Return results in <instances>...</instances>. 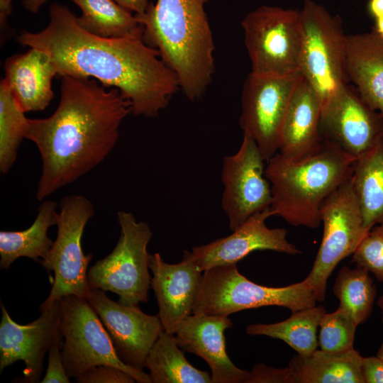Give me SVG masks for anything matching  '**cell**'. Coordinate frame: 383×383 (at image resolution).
<instances>
[{"instance_id": "6da1fadb", "label": "cell", "mask_w": 383, "mask_h": 383, "mask_svg": "<svg viewBox=\"0 0 383 383\" xmlns=\"http://www.w3.org/2000/svg\"><path fill=\"white\" fill-rule=\"evenodd\" d=\"M50 22L38 33L22 32L18 41L45 52L57 74L93 78L119 90L136 116L157 117L180 90L174 72L143 33L104 38L84 30L65 6L50 7Z\"/></svg>"}, {"instance_id": "7a4b0ae2", "label": "cell", "mask_w": 383, "mask_h": 383, "mask_svg": "<svg viewBox=\"0 0 383 383\" xmlns=\"http://www.w3.org/2000/svg\"><path fill=\"white\" fill-rule=\"evenodd\" d=\"M131 112V103L116 88L91 78L62 76L57 108L48 118H28L26 131L42 160L37 199L100 164L115 147L120 126Z\"/></svg>"}, {"instance_id": "3957f363", "label": "cell", "mask_w": 383, "mask_h": 383, "mask_svg": "<svg viewBox=\"0 0 383 383\" xmlns=\"http://www.w3.org/2000/svg\"><path fill=\"white\" fill-rule=\"evenodd\" d=\"M209 0H157L135 15L145 41L176 74L190 101L201 99L215 72L213 35L205 11Z\"/></svg>"}, {"instance_id": "277c9868", "label": "cell", "mask_w": 383, "mask_h": 383, "mask_svg": "<svg viewBox=\"0 0 383 383\" xmlns=\"http://www.w3.org/2000/svg\"><path fill=\"white\" fill-rule=\"evenodd\" d=\"M355 160L325 140L316 152L299 160L277 152L266 162L265 170L271 187L272 216L293 226L318 228L323 202L351 177Z\"/></svg>"}, {"instance_id": "5b68a950", "label": "cell", "mask_w": 383, "mask_h": 383, "mask_svg": "<svg viewBox=\"0 0 383 383\" xmlns=\"http://www.w3.org/2000/svg\"><path fill=\"white\" fill-rule=\"evenodd\" d=\"M311 286L303 281L282 287L255 283L241 274L236 264L203 272L192 313L229 316L262 306H277L292 313L316 306Z\"/></svg>"}, {"instance_id": "8992f818", "label": "cell", "mask_w": 383, "mask_h": 383, "mask_svg": "<svg viewBox=\"0 0 383 383\" xmlns=\"http://www.w3.org/2000/svg\"><path fill=\"white\" fill-rule=\"evenodd\" d=\"M300 71L319 97L322 106L349 84L346 71V35L338 15L313 0H304Z\"/></svg>"}, {"instance_id": "52a82bcc", "label": "cell", "mask_w": 383, "mask_h": 383, "mask_svg": "<svg viewBox=\"0 0 383 383\" xmlns=\"http://www.w3.org/2000/svg\"><path fill=\"white\" fill-rule=\"evenodd\" d=\"M117 220L119 239L111 253L88 270L89 285L116 294L123 305L139 306L148 302L151 287L147 247L152 233L147 223L137 221L130 212L118 211Z\"/></svg>"}, {"instance_id": "ba28073f", "label": "cell", "mask_w": 383, "mask_h": 383, "mask_svg": "<svg viewBox=\"0 0 383 383\" xmlns=\"http://www.w3.org/2000/svg\"><path fill=\"white\" fill-rule=\"evenodd\" d=\"M241 26L251 72L275 77L301 74L299 10L264 5L249 12Z\"/></svg>"}, {"instance_id": "9c48e42d", "label": "cell", "mask_w": 383, "mask_h": 383, "mask_svg": "<svg viewBox=\"0 0 383 383\" xmlns=\"http://www.w3.org/2000/svg\"><path fill=\"white\" fill-rule=\"evenodd\" d=\"M60 327L63 335L62 357L70 377L98 365H111L138 383H152L149 374L124 363L96 311L86 298L67 295L60 299Z\"/></svg>"}, {"instance_id": "30bf717a", "label": "cell", "mask_w": 383, "mask_h": 383, "mask_svg": "<svg viewBox=\"0 0 383 383\" xmlns=\"http://www.w3.org/2000/svg\"><path fill=\"white\" fill-rule=\"evenodd\" d=\"M58 213L57 235L45 257L40 260L54 280L48 304L67 295L86 298L90 287L87 267L92 254L85 255L82 237L89 220L94 214V205L82 195L65 196L60 201Z\"/></svg>"}, {"instance_id": "8fae6325", "label": "cell", "mask_w": 383, "mask_h": 383, "mask_svg": "<svg viewBox=\"0 0 383 383\" xmlns=\"http://www.w3.org/2000/svg\"><path fill=\"white\" fill-rule=\"evenodd\" d=\"M321 219L323 225L322 240L304 280L312 288L317 301L322 302L330 275L342 260L353 254L370 231L364 226L351 177L324 200Z\"/></svg>"}, {"instance_id": "7c38bea8", "label": "cell", "mask_w": 383, "mask_h": 383, "mask_svg": "<svg viewBox=\"0 0 383 383\" xmlns=\"http://www.w3.org/2000/svg\"><path fill=\"white\" fill-rule=\"evenodd\" d=\"M301 74L275 77L250 72L241 92L239 123L267 162L277 152L279 134L293 91Z\"/></svg>"}, {"instance_id": "4fadbf2b", "label": "cell", "mask_w": 383, "mask_h": 383, "mask_svg": "<svg viewBox=\"0 0 383 383\" xmlns=\"http://www.w3.org/2000/svg\"><path fill=\"white\" fill-rule=\"evenodd\" d=\"M265 162L256 143L246 135L238 150L223 158L221 207L232 231L253 214L270 207L272 192Z\"/></svg>"}, {"instance_id": "5bb4252c", "label": "cell", "mask_w": 383, "mask_h": 383, "mask_svg": "<svg viewBox=\"0 0 383 383\" xmlns=\"http://www.w3.org/2000/svg\"><path fill=\"white\" fill-rule=\"evenodd\" d=\"M321 133L323 140L357 159L383 137V114L348 84L322 106Z\"/></svg>"}, {"instance_id": "9a60e30c", "label": "cell", "mask_w": 383, "mask_h": 383, "mask_svg": "<svg viewBox=\"0 0 383 383\" xmlns=\"http://www.w3.org/2000/svg\"><path fill=\"white\" fill-rule=\"evenodd\" d=\"M86 299L101 321L121 360L143 370L150 349L163 331L159 316L145 313L138 306L116 302L99 289L90 288Z\"/></svg>"}, {"instance_id": "2e32d148", "label": "cell", "mask_w": 383, "mask_h": 383, "mask_svg": "<svg viewBox=\"0 0 383 383\" xmlns=\"http://www.w3.org/2000/svg\"><path fill=\"white\" fill-rule=\"evenodd\" d=\"M0 304V372L22 360L25 364L22 382H39L45 355L60 326V300L43 302L40 316L26 325L13 321L1 301Z\"/></svg>"}, {"instance_id": "e0dca14e", "label": "cell", "mask_w": 383, "mask_h": 383, "mask_svg": "<svg viewBox=\"0 0 383 383\" xmlns=\"http://www.w3.org/2000/svg\"><path fill=\"white\" fill-rule=\"evenodd\" d=\"M272 216L270 208L249 217L233 233L209 243L184 250L182 258L192 261L202 272L211 268L237 264L256 250H272L289 255L301 250L287 239L284 228H270L267 219Z\"/></svg>"}, {"instance_id": "ac0fdd59", "label": "cell", "mask_w": 383, "mask_h": 383, "mask_svg": "<svg viewBox=\"0 0 383 383\" xmlns=\"http://www.w3.org/2000/svg\"><path fill=\"white\" fill-rule=\"evenodd\" d=\"M233 326L228 316L192 313L177 326L179 348L208 364L212 383H245L249 372L236 367L226 353L224 332Z\"/></svg>"}, {"instance_id": "d6986e66", "label": "cell", "mask_w": 383, "mask_h": 383, "mask_svg": "<svg viewBox=\"0 0 383 383\" xmlns=\"http://www.w3.org/2000/svg\"><path fill=\"white\" fill-rule=\"evenodd\" d=\"M149 267L162 328L174 334L179 323L192 313L203 272L185 258L177 264L167 263L157 252L150 255Z\"/></svg>"}, {"instance_id": "ffe728a7", "label": "cell", "mask_w": 383, "mask_h": 383, "mask_svg": "<svg viewBox=\"0 0 383 383\" xmlns=\"http://www.w3.org/2000/svg\"><path fill=\"white\" fill-rule=\"evenodd\" d=\"M321 110L319 97L302 76L284 116L277 152L288 160H299L319 150L323 143Z\"/></svg>"}, {"instance_id": "44dd1931", "label": "cell", "mask_w": 383, "mask_h": 383, "mask_svg": "<svg viewBox=\"0 0 383 383\" xmlns=\"http://www.w3.org/2000/svg\"><path fill=\"white\" fill-rule=\"evenodd\" d=\"M5 72L4 79L26 113L43 111L50 104L52 80L57 72L45 52L31 48L13 55L5 63Z\"/></svg>"}, {"instance_id": "7402d4cb", "label": "cell", "mask_w": 383, "mask_h": 383, "mask_svg": "<svg viewBox=\"0 0 383 383\" xmlns=\"http://www.w3.org/2000/svg\"><path fill=\"white\" fill-rule=\"evenodd\" d=\"M345 48L349 82L383 114V35L374 30L346 35Z\"/></svg>"}, {"instance_id": "603a6c76", "label": "cell", "mask_w": 383, "mask_h": 383, "mask_svg": "<svg viewBox=\"0 0 383 383\" xmlns=\"http://www.w3.org/2000/svg\"><path fill=\"white\" fill-rule=\"evenodd\" d=\"M362 360L354 348L341 353L316 349L306 357L294 356L288 367L294 383H365Z\"/></svg>"}, {"instance_id": "cb8c5ba5", "label": "cell", "mask_w": 383, "mask_h": 383, "mask_svg": "<svg viewBox=\"0 0 383 383\" xmlns=\"http://www.w3.org/2000/svg\"><path fill=\"white\" fill-rule=\"evenodd\" d=\"M57 204L44 201L37 217L27 229L0 232V268L9 269L18 258L25 257L40 262L50 250L53 242L48 235L50 227L57 224Z\"/></svg>"}, {"instance_id": "d4e9b609", "label": "cell", "mask_w": 383, "mask_h": 383, "mask_svg": "<svg viewBox=\"0 0 383 383\" xmlns=\"http://www.w3.org/2000/svg\"><path fill=\"white\" fill-rule=\"evenodd\" d=\"M351 179L365 227L383 223V137L355 159Z\"/></svg>"}, {"instance_id": "484cf974", "label": "cell", "mask_w": 383, "mask_h": 383, "mask_svg": "<svg viewBox=\"0 0 383 383\" xmlns=\"http://www.w3.org/2000/svg\"><path fill=\"white\" fill-rule=\"evenodd\" d=\"M145 367L152 383H211V375L192 365L175 336L164 330L150 349Z\"/></svg>"}, {"instance_id": "4316f807", "label": "cell", "mask_w": 383, "mask_h": 383, "mask_svg": "<svg viewBox=\"0 0 383 383\" xmlns=\"http://www.w3.org/2000/svg\"><path fill=\"white\" fill-rule=\"evenodd\" d=\"M326 312L323 306L316 305L292 312L290 317L280 322L250 324L246 328V333L282 340L299 355L306 357L318 346L317 329Z\"/></svg>"}, {"instance_id": "83f0119b", "label": "cell", "mask_w": 383, "mask_h": 383, "mask_svg": "<svg viewBox=\"0 0 383 383\" xmlns=\"http://www.w3.org/2000/svg\"><path fill=\"white\" fill-rule=\"evenodd\" d=\"M82 11L77 17L79 26L104 38H122L143 33L135 14L114 0H71Z\"/></svg>"}, {"instance_id": "f1b7e54d", "label": "cell", "mask_w": 383, "mask_h": 383, "mask_svg": "<svg viewBox=\"0 0 383 383\" xmlns=\"http://www.w3.org/2000/svg\"><path fill=\"white\" fill-rule=\"evenodd\" d=\"M333 293L339 300L338 307L350 313L357 325L368 319L377 291L367 270L360 267H342L333 284Z\"/></svg>"}, {"instance_id": "f546056e", "label": "cell", "mask_w": 383, "mask_h": 383, "mask_svg": "<svg viewBox=\"0 0 383 383\" xmlns=\"http://www.w3.org/2000/svg\"><path fill=\"white\" fill-rule=\"evenodd\" d=\"M3 79L0 83V171L6 174L25 138L28 118Z\"/></svg>"}, {"instance_id": "4dcf8cb0", "label": "cell", "mask_w": 383, "mask_h": 383, "mask_svg": "<svg viewBox=\"0 0 383 383\" xmlns=\"http://www.w3.org/2000/svg\"><path fill=\"white\" fill-rule=\"evenodd\" d=\"M357 326L352 316L341 308L331 313L326 312L319 323L318 345L320 349L332 353L353 349Z\"/></svg>"}, {"instance_id": "1f68e13d", "label": "cell", "mask_w": 383, "mask_h": 383, "mask_svg": "<svg viewBox=\"0 0 383 383\" xmlns=\"http://www.w3.org/2000/svg\"><path fill=\"white\" fill-rule=\"evenodd\" d=\"M353 262L383 282V223L370 229L353 252Z\"/></svg>"}, {"instance_id": "d6a6232c", "label": "cell", "mask_w": 383, "mask_h": 383, "mask_svg": "<svg viewBox=\"0 0 383 383\" xmlns=\"http://www.w3.org/2000/svg\"><path fill=\"white\" fill-rule=\"evenodd\" d=\"M63 335L59 326L48 350V365L42 383H68L70 377L65 371L62 357V348Z\"/></svg>"}, {"instance_id": "836d02e7", "label": "cell", "mask_w": 383, "mask_h": 383, "mask_svg": "<svg viewBox=\"0 0 383 383\" xmlns=\"http://www.w3.org/2000/svg\"><path fill=\"white\" fill-rule=\"evenodd\" d=\"M78 383H133L135 379L126 372L111 365L91 367L76 377Z\"/></svg>"}, {"instance_id": "e575fe53", "label": "cell", "mask_w": 383, "mask_h": 383, "mask_svg": "<svg viewBox=\"0 0 383 383\" xmlns=\"http://www.w3.org/2000/svg\"><path fill=\"white\" fill-rule=\"evenodd\" d=\"M245 383H294L290 368H274L260 363L254 366Z\"/></svg>"}, {"instance_id": "d590c367", "label": "cell", "mask_w": 383, "mask_h": 383, "mask_svg": "<svg viewBox=\"0 0 383 383\" xmlns=\"http://www.w3.org/2000/svg\"><path fill=\"white\" fill-rule=\"evenodd\" d=\"M362 372L365 383H383V358L362 357Z\"/></svg>"}, {"instance_id": "8d00e7d4", "label": "cell", "mask_w": 383, "mask_h": 383, "mask_svg": "<svg viewBox=\"0 0 383 383\" xmlns=\"http://www.w3.org/2000/svg\"><path fill=\"white\" fill-rule=\"evenodd\" d=\"M122 7L134 13L135 15H140L145 13L148 8L150 3L148 0H114Z\"/></svg>"}, {"instance_id": "74e56055", "label": "cell", "mask_w": 383, "mask_h": 383, "mask_svg": "<svg viewBox=\"0 0 383 383\" xmlns=\"http://www.w3.org/2000/svg\"><path fill=\"white\" fill-rule=\"evenodd\" d=\"M12 0H0V22L4 26L7 17L11 14L12 9Z\"/></svg>"}, {"instance_id": "f35d334b", "label": "cell", "mask_w": 383, "mask_h": 383, "mask_svg": "<svg viewBox=\"0 0 383 383\" xmlns=\"http://www.w3.org/2000/svg\"><path fill=\"white\" fill-rule=\"evenodd\" d=\"M368 10L374 18L383 15V0H370Z\"/></svg>"}, {"instance_id": "ab89813d", "label": "cell", "mask_w": 383, "mask_h": 383, "mask_svg": "<svg viewBox=\"0 0 383 383\" xmlns=\"http://www.w3.org/2000/svg\"><path fill=\"white\" fill-rule=\"evenodd\" d=\"M47 0H23L24 8L32 13H37Z\"/></svg>"}, {"instance_id": "60d3db41", "label": "cell", "mask_w": 383, "mask_h": 383, "mask_svg": "<svg viewBox=\"0 0 383 383\" xmlns=\"http://www.w3.org/2000/svg\"><path fill=\"white\" fill-rule=\"evenodd\" d=\"M374 30L383 35V15L375 18V26Z\"/></svg>"}, {"instance_id": "b9f144b4", "label": "cell", "mask_w": 383, "mask_h": 383, "mask_svg": "<svg viewBox=\"0 0 383 383\" xmlns=\"http://www.w3.org/2000/svg\"><path fill=\"white\" fill-rule=\"evenodd\" d=\"M377 306L383 311V294L378 299Z\"/></svg>"}, {"instance_id": "7bdbcfd3", "label": "cell", "mask_w": 383, "mask_h": 383, "mask_svg": "<svg viewBox=\"0 0 383 383\" xmlns=\"http://www.w3.org/2000/svg\"><path fill=\"white\" fill-rule=\"evenodd\" d=\"M382 321H383V317H382ZM377 356L383 358V343H382L379 349L377 351Z\"/></svg>"}]
</instances>
